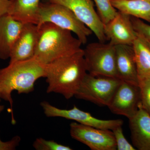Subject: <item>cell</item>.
Wrapping results in <instances>:
<instances>
[{
  "label": "cell",
  "mask_w": 150,
  "mask_h": 150,
  "mask_svg": "<svg viewBox=\"0 0 150 150\" xmlns=\"http://www.w3.org/2000/svg\"><path fill=\"white\" fill-rule=\"evenodd\" d=\"M117 77L123 81L139 86L137 66L133 47L126 45L115 46Z\"/></svg>",
  "instance_id": "5bb4252c"
},
{
  "label": "cell",
  "mask_w": 150,
  "mask_h": 150,
  "mask_svg": "<svg viewBox=\"0 0 150 150\" xmlns=\"http://www.w3.org/2000/svg\"><path fill=\"white\" fill-rule=\"evenodd\" d=\"M140 103L139 86L122 81L108 107L112 113L129 119L136 114Z\"/></svg>",
  "instance_id": "30bf717a"
},
{
  "label": "cell",
  "mask_w": 150,
  "mask_h": 150,
  "mask_svg": "<svg viewBox=\"0 0 150 150\" xmlns=\"http://www.w3.org/2000/svg\"><path fill=\"white\" fill-rule=\"evenodd\" d=\"M87 73L83 49L55 60L46 65V91L71 99L75 96Z\"/></svg>",
  "instance_id": "6da1fadb"
},
{
  "label": "cell",
  "mask_w": 150,
  "mask_h": 150,
  "mask_svg": "<svg viewBox=\"0 0 150 150\" xmlns=\"http://www.w3.org/2000/svg\"><path fill=\"white\" fill-rule=\"evenodd\" d=\"M21 141V137L18 136L13 137L11 139L6 142H3L0 139V150H15L19 145Z\"/></svg>",
  "instance_id": "cb8c5ba5"
},
{
  "label": "cell",
  "mask_w": 150,
  "mask_h": 150,
  "mask_svg": "<svg viewBox=\"0 0 150 150\" xmlns=\"http://www.w3.org/2000/svg\"><path fill=\"white\" fill-rule=\"evenodd\" d=\"M39 36V27L37 25L23 24L11 52L9 63L34 58Z\"/></svg>",
  "instance_id": "7c38bea8"
},
{
  "label": "cell",
  "mask_w": 150,
  "mask_h": 150,
  "mask_svg": "<svg viewBox=\"0 0 150 150\" xmlns=\"http://www.w3.org/2000/svg\"><path fill=\"white\" fill-rule=\"evenodd\" d=\"M132 47L139 81L150 77V41L137 33Z\"/></svg>",
  "instance_id": "e0dca14e"
},
{
  "label": "cell",
  "mask_w": 150,
  "mask_h": 150,
  "mask_svg": "<svg viewBox=\"0 0 150 150\" xmlns=\"http://www.w3.org/2000/svg\"><path fill=\"white\" fill-rule=\"evenodd\" d=\"M23 24L8 14L0 18V59L6 60L10 58Z\"/></svg>",
  "instance_id": "9a60e30c"
},
{
  "label": "cell",
  "mask_w": 150,
  "mask_h": 150,
  "mask_svg": "<svg viewBox=\"0 0 150 150\" xmlns=\"http://www.w3.org/2000/svg\"><path fill=\"white\" fill-rule=\"evenodd\" d=\"M4 109V106L3 105H0V113L2 112Z\"/></svg>",
  "instance_id": "484cf974"
},
{
  "label": "cell",
  "mask_w": 150,
  "mask_h": 150,
  "mask_svg": "<svg viewBox=\"0 0 150 150\" xmlns=\"http://www.w3.org/2000/svg\"><path fill=\"white\" fill-rule=\"evenodd\" d=\"M122 81L118 78L97 76L87 73L75 96L99 106L108 107Z\"/></svg>",
  "instance_id": "5b68a950"
},
{
  "label": "cell",
  "mask_w": 150,
  "mask_h": 150,
  "mask_svg": "<svg viewBox=\"0 0 150 150\" xmlns=\"http://www.w3.org/2000/svg\"><path fill=\"white\" fill-rule=\"evenodd\" d=\"M40 105L47 117L64 118L98 129L112 130L117 126H122L123 123L121 119H98L93 117L89 112L80 110L75 105L70 109H61L46 101L40 103Z\"/></svg>",
  "instance_id": "ba28073f"
},
{
  "label": "cell",
  "mask_w": 150,
  "mask_h": 150,
  "mask_svg": "<svg viewBox=\"0 0 150 150\" xmlns=\"http://www.w3.org/2000/svg\"><path fill=\"white\" fill-rule=\"evenodd\" d=\"M142 106L150 115V77L139 81Z\"/></svg>",
  "instance_id": "44dd1931"
},
{
  "label": "cell",
  "mask_w": 150,
  "mask_h": 150,
  "mask_svg": "<svg viewBox=\"0 0 150 150\" xmlns=\"http://www.w3.org/2000/svg\"><path fill=\"white\" fill-rule=\"evenodd\" d=\"M104 33L112 46L126 45L132 46L137 37L131 16L118 11L112 20L104 25Z\"/></svg>",
  "instance_id": "8fae6325"
},
{
  "label": "cell",
  "mask_w": 150,
  "mask_h": 150,
  "mask_svg": "<svg viewBox=\"0 0 150 150\" xmlns=\"http://www.w3.org/2000/svg\"><path fill=\"white\" fill-rule=\"evenodd\" d=\"M131 139L139 150H150V115L141 103L137 112L129 119Z\"/></svg>",
  "instance_id": "4fadbf2b"
},
{
  "label": "cell",
  "mask_w": 150,
  "mask_h": 150,
  "mask_svg": "<svg viewBox=\"0 0 150 150\" xmlns=\"http://www.w3.org/2000/svg\"><path fill=\"white\" fill-rule=\"evenodd\" d=\"M122 126L115 127L111 130L113 132L116 142L117 150H136L137 149L126 139L123 134Z\"/></svg>",
  "instance_id": "7402d4cb"
},
{
  "label": "cell",
  "mask_w": 150,
  "mask_h": 150,
  "mask_svg": "<svg viewBox=\"0 0 150 150\" xmlns=\"http://www.w3.org/2000/svg\"><path fill=\"white\" fill-rule=\"evenodd\" d=\"M97 9L98 14L103 24H107L116 15L118 11L112 6L110 0H93Z\"/></svg>",
  "instance_id": "d6986e66"
},
{
  "label": "cell",
  "mask_w": 150,
  "mask_h": 150,
  "mask_svg": "<svg viewBox=\"0 0 150 150\" xmlns=\"http://www.w3.org/2000/svg\"><path fill=\"white\" fill-rule=\"evenodd\" d=\"M117 11L150 23V0H110Z\"/></svg>",
  "instance_id": "ac0fdd59"
},
{
  "label": "cell",
  "mask_w": 150,
  "mask_h": 150,
  "mask_svg": "<svg viewBox=\"0 0 150 150\" xmlns=\"http://www.w3.org/2000/svg\"><path fill=\"white\" fill-rule=\"evenodd\" d=\"M131 20L136 32L150 41V25L133 17L131 16Z\"/></svg>",
  "instance_id": "603a6c76"
},
{
  "label": "cell",
  "mask_w": 150,
  "mask_h": 150,
  "mask_svg": "<svg viewBox=\"0 0 150 150\" xmlns=\"http://www.w3.org/2000/svg\"><path fill=\"white\" fill-rule=\"evenodd\" d=\"M11 0H0V18L8 14Z\"/></svg>",
  "instance_id": "d4e9b609"
},
{
  "label": "cell",
  "mask_w": 150,
  "mask_h": 150,
  "mask_svg": "<svg viewBox=\"0 0 150 150\" xmlns=\"http://www.w3.org/2000/svg\"><path fill=\"white\" fill-rule=\"evenodd\" d=\"M70 134L74 139L92 150H115L116 142L110 130L95 128L77 122L70 125Z\"/></svg>",
  "instance_id": "52a82bcc"
},
{
  "label": "cell",
  "mask_w": 150,
  "mask_h": 150,
  "mask_svg": "<svg viewBox=\"0 0 150 150\" xmlns=\"http://www.w3.org/2000/svg\"><path fill=\"white\" fill-rule=\"evenodd\" d=\"M67 7L79 20L88 28L100 42L107 40L104 33V24L94 8L93 0H48Z\"/></svg>",
  "instance_id": "9c48e42d"
},
{
  "label": "cell",
  "mask_w": 150,
  "mask_h": 150,
  "mask_svg": "<svg viewBox=\"0 0 150 150\" xmlns=\"http://www.w3.org/2000/svg\"><path fill=\"white\" fill-rule=\"evenodd\" d=\"M46 65L34 57L25 61L9 63L0 69V99L9 103L13 110L11 93H28L34 91L36 81L46 76Z\"/></svg>",
  "instance_id": "7a4b0ae2"
},
{
  "label": "cell",
  "mask_w": 150,
  "mask_h": 150,
  "mask_svg": "<svg viewBox=\"0 0 150 150\" xmlns=\"http://www.w3.org/2000/svg\"><path fill=\"white\" fill-rule=\"evenodd\" d=\"M40 0H11L8 14L22 24L38 25Z\"/></svg>",
  "instance_id": "2e32d148"
},
{
  "label": "cell",
  "mask_w": 150,
  "mask_h": 150,
  "mask_svg": "<svg viewBox=\"0 0 150 150\" xmlns=\"http://www.w3.org/2000/svg\"><path fill=\"white\" fill-rule=\"evenodd\" d=\"M46 23H53L74 33L82 44L86 43L88 38L93 33L92 31L81 22L71 10L56 3H40V17L38 25Z\"/></svg>",
  "instance_id": "277c9868"
},
{
  "label": "cell",
  "mask_w": 150,
  "mask_h": 150,
  "mask_svg": "<svg viewBox=\"0 0 150 150\" xmlns=\"http://www.w3.org/2000/svg\"><path fill=\"white\" fill-rule=\"evenodd\" d=\"M38 26L39 39L34 57L44 64L81 50L82 43L69 30L50 23Z\"/></svg>",
  "instance_id": "3957f363"
},
{
  "label": "cell",
  "mask_w": 150,
  "mask_h": 150,
  "mask_svg": "<svg viewBox=\"0 0 150 150\" xmlns=\"http://www.w3.org/2000/svg\"><path fill=\"white\" fill-rule=\"evenodd\" d=\"M83 50L88 73L97 76L118 78L115 46L99 42L89 43Z\"/></svg>",
  "instance_id": "8992f818"
},
{
  "label": "cell",
  "mask_w": 150,
  "mask_h": 150,
  "mask_svg": "<svg viewBox=\"0 0 150 150\" xmlns=\"http://www.w3.org/2000/svg\"><path fill=\"white\" fill-rule=\"evenodd\" d=\"M33 146L36 150H71L68 146L59 144L54 140H47L37 138L33 142Z\"/></svg>",
  "instance_id": "ffe728a7"
}]
</instances>
